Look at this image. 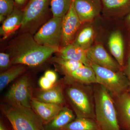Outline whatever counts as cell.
I'll return each mask as SVG.
<instances>
[{"label": "cell", "instance_id": "83f0119b", "mask_svg": "<svg viewBox=\"0 0 130 130\" xmlns=\"http://www.w3.org/2000/svg\"><path fill=\"white\" fill-rule=\"evenodd\" d=\"M39 84L41 88L43 90H47L51 88L54 85V84L51 83L44 76L40 78Z\"/></svg>", "mask_w": 130, "mask_h": 130}, {"label": "cell", "instance_id": "ba28073f", "mask_svg": "<svg viewBox=\"0 0 130 130\" xmlns=\"http://www.w3.org/2000/svg\"><path fill=\"white\" fill-rule=\"evenodd\" d=\"M82 24L74 9L73 1L70 9L62 20L61 47L72 43L74 36Z\"/></svg>", "mask_w": 130, "mask_h": 130}, {"label": "cell", "instance_id": "1f68e13d", "mask_svg": "<svg viewBox=\"0 0 130 130\" xmlns=\"http://www.w3.org/2000/svg\"><path fill=\"white\" fill-rule=\"evenodd\" d=\"M15 4L18 6L22 7L25 4L27 0H14Z\"/></svg>", "mask_w": 130, "mask_h": 130}, {"label": "cell", "instance_id": "4316f807", "mask_svg": "<svg viewBox=\"0 0 130 130\" xmlns=\"http://www.w3.org/2000/svg\"><path fill=\"white\" fill-rule=\"evenodd\" d=\"M11 64V57L9 53H0V68L1 70L6 69Z\"/></svg>", "mask_w": 130, "mask_h": 130}, {"label": "cell", "instance_id": "5b68a950", "mask_svg": "<svg viewBox=\"0 0 130 130\" xmlns=\"http://www.w3.org/2000/svg\"><path fill=\"white\" fill-rule=\"evenodd\" d=\"M91 66L95 73L97 83L113 94H120L129 88L128 78L123 73L114 71L92 62Z\"/></svg>", "mask_w": 130, "mask_h": 130}, {"label": "cell", "instance_id": "cb8c5ba5", "mask_svg": "<svg viewBox=\"0 0 130 130\" xmlns=\"http://www.w3.org/2000/svg\"><path fill=\"white\" fill-rule=\"evenodd\" d=\"M53 61L61 67L68 75L85 66L79 61L64 59L60 57L54 58Z\"/></svg>", "mask_w": 130, "mask_h": 130}, {"label": "cell", "instance_id": "4fadbf2b", "mask_svg": "<svg viewBox=\"0 0 130 130\" xmlns=\"http://www.w3.org/2000/svg\"><path fill=\"white\" fill-rule=\"evenodd\" d=\"M24 12L15 7L12 12L2 23L0 28V35L3 40L13 34L21 28L23 19Z\"/></svg>", "mask_w": 130, "mask_h": 130}, {"label": "cell", "instance_id": "7c38bea8", "mask_svg": "<svg viewBox=\"0 0 130 130\" xmlns=\"http://www.w3.org/2000/svg\"><path fill=\"white\" fill-rule=\"evenodd\" d=\"M31 106L44 125L53 120L63 108L61 105L42 102L35 98H32Z\"/></svg>", "mask_w": 130, "mask_h": 130}, {"label": "cell", "instance_id": "d6986e66", "mask_svg": "<svg viewBox=\"0 0 130 130\" xmlns=\"http://www.w3.org/2000/svg\"><path fill=\"white\" fill-rule=\"evenodd\" d=\"M26 69L25 66L14 65L0 74V90L2 91L11 82L23 74Z\"/></svg>", "mask_w": 130, "mask_h": 130}, {"label": "cell", "instance_id": "e0dca14e", "mask_svg": "<svg viewBox=\"0 0 130 130\" xmlns=\"http://www.w3.org/2000/svg\"><path fill=\"white\" fill-rule=\"evenodd\" d=\"M75 118L73 112L67 107H63L53 120L44 125V130H61Z\"/></svg>", "mask_w": 130, "mask_h": 130}, {"label": "cell", "instance_id": "8fae6325", "mask_svg": "<svg viewBox=\"0 0 130 130\" xmlns=\"http://www.w3.org/2000/svg\"><path fill=\"white\" fill-rule=\"evenodd\" d=\"M87 56L91 62L115 72L120 71V66L116 62L102 44L91 46L87 50Z\"/></svg>", "mask_w": 130, "mask_h": 130}, {"label": "cell", "instance_id": "3957f363", "mask_svg": "<svg viewBox=\"0 0 130 130\" xmlns=\"http://www.w3.org/2000/svg\"><path fill=\"white\" fill-rule=\"evenodd\" d=\"M3 112L14 130H44L43 123L32 108H17L7 103Z\"/></svg>", "mask_w": 130, "mask_h": 130}, {"label": "cell", "instance_id": "603a6c76", "mask_svg": "<svg viewBox=\"0 0 130 130\" xmlns=\"http://www.w3.org/2000/svg\"><path fill=\"white\" fill-rule=\"evenodd\" d=\"M73 0H51L50 8L53 17L63 18L68 11Z\"/></svg>", "mask_w": 130, "mask_h": 130}, {"label": "cell", "instance_id": "6da1fadb", "mask_svg": "<svg viewBox=\"0 0 130 130\" xmlns=\"http://www.w3.org/2000/svg\"><path fill=\"white\" fill-rule=\"evenodd\" d=\"M8 49L12 64L30 67L42 64L56 52L53 49L38 44L33 35L27 32H22L12 40Z\"/></svg>", "mask_w": 130, "mask_h": 130}, {"label": "cell", "instance_id": "5bb4252c", "mask_svg": "<svg viewBox=\"0 0 130 130\" xmlns=\"http://www.w3.org/2000/svg\"><path fill=\"white\" fill-rule=\"evenodd\" d=\"M105 16L117 18L130 12V0H101Z\"/></svg>", "mask_w": 130, "mask_h": 130}, {"label": "cell", "instance_id": "8992f818", "mask_svg": "<svg viewBox=\"0 0 130 130\" xmlns=\"http://www.w3.org/2000/svg\"><path fill=\"white\" fill-rule=\"evenodd\" d=\"M63 18L53 17L43 24L33 35L38 44L59 52L62 38Z\"/></svg>", "mask_w": 130, "mask_h": 130}, {"label": "cell", "instance_id": "484cf974", "mask_svg": "<svg viewBox=\"0 0 130 130\" xmlns=\"http://www.w3.org/2000/svg\"><path fill=\"white\" fill-rule=\"evenodd\" d=\"M14 0H0V22L2 23L14 10Z\"/></svg>", "mask_w": 130, "mask_h": 130}, {"label": "cell", "instance_id": "f1b7e54d", "mask_svg": "<svg viewBox=\"0 0 130 130\" xmlns=\"http://www.w3.org/2000/svg\"><path fill=\"white\" fill-rule=\"evenodd\" d=\"M44 76L53 84L57 80V76L56 73L51 70L46 71L44 73Z\"/></svg>", "mask_w": 130, "mask_h": 130}, {"label": "cell", "instance_id": "7402d4cb", "mask_svg": "<svg viewBox=\"0 0 130 130\" xmlns=\"http://www.w3.org/2000/svg\"><path fill=\"white\" fill-rule=\"evenodd\" d=\"M94 37V31L92 27H85L79 32L72 43L81 48L87 50L91 47Z\"/></svg>", "mask_w": 130, "mask_h": 130}, {"label": "cell", "instance_id": "44dd1931", "mask_svg": "<svg viewBox=\"0 0 130 130\" xmlns=\"http://www.w3.org/2000/svg\"><path fill=\"white\" fill-rule=\"evenodd\" d=\"M61 130H100L96 121L91 119L77 117Z\"/></svg>", "mask_w": 130, "mask_h": 130}, {"label": "cell", "instance_id": "d4e9b609", "mask_svg": "<svg viewBox=\"0 0 130 130\" xmlns=\"http://www.w3.org/2000/svg\"><path fill=\"white\" fill-rule=\"evenodd\" d=\"M120 107L123 119L126 125L130 128V94H123L120 100Z\"/></svg>", "mask_w": 130, "mask_h": 130}, {"label": "cell", "instance_id": "30bf717a", "mask_svg": "<svg viewBox=\"0 0 130 130\" xmlns=\"http://www.w3.org/2000/svg\"><path fill=\"white\" fill-rule=\"evenodd\" d=\"M73 3L82 23L91 22L102 11L101 0H73Z\"/></svg>", "mask_w": 130, "mask_h": 130}, {"label": "cell", "instance_id": "2e32d148", "mask_svg": "<svg viewBox=\"0 0 130 130\" xmlns=\"http://www.w3.org/2000/svg\"><path fill=\"white\" fill-rule=\"evenodd\" d=\"M108 44L112 55L119 64L122 66L124 64V46L120 31L117 30L112 32L109 36Z\"/></svg>", "mask_w": 130, "mask_h": 130}, {"label": "cell", "instance_id": "9c48e42d", "mask_svg": "<svg viewBox=\"0 0 130 130\" xmlns=\"http://www.w3.org/2000/svg\"><path fill=\"white\" fill-rule=\"evenodd\" d=\"M67 94L75 109L77 117L89 118L92 116L90 102L83 91L76 87H70L67 90Z\"/></svg>", "mask_w": 130, "mask_h": 130}, {"label": "cell", "instance_id": "277c9868", "mask_svg": "<svg viewBox=\"0 0 130 130\" xmlns=\"http://www.w3.org/2000/svg\"><path fill=\"white\" fill-rule=\"evenodd\" d=\"M51 0H30L23 10L20 30L34 35L43 23L48 12Z\"/></svg>", "mask_w": 130, "mask_h": 130}, {"label": "cell", "instance_id": "ffe728a7", "mask_svg": "<svg viewBox=\"0 0 130 130\" xmlns=\"http://www.w3.org/2000/svg\"><path fill=\"white\" fill-rule=\"evenodd\" d=\"M68 75L83 83H97L95 73L91 66H84Z\"/></svg>", "mask_w": 130, "mask_h": 130}, {"label": "cell", "instance_id": "52a82bcc", "mask_svg": "<svg viewBox=\"0 0 130 130\" xmlns=\"http://www.w3.org/2000/svg\"><path fill=\"white\" fill-rule=\"evenodd\" d=\"M32 95L29 78L28 75H24L11 86L6 94L5 99L7 103L17 108L31 109Z\"/></svg>", "mask_w": 130, "mask_h": 130}, {"label": "cell", "instance_id": "f546056e", "mask_svg": "<svg viewBox=\"0 0 130 130\" xmlns=\"http://www.w3.org/2000/svg\"><path fill=\"white\" fill-rule=\"evenodd\" d=\"M125 72L129 81V88L130 89V52L128 56V62L125 69Z\"/></svg>", "mask_w": 130, "mask_h": 130}, {"label": "cell", "instance_id": "7a4b0ae2", "mask_svg": "<svg viewBox=\"0 0 130 130\" xmlns=\"http://www.w3.org/2000/svg\"><path fill=\"white\" fill-rule=\"evenodd\" d=\"M96 121L100 130H120L116 109L106 89L101 87L95 94Z\"/></svg>", "mask_w": 130, "mask_h": 130}, {"label": "cell", "instance_id": "d6a6232c", "mask_svg": "<svg viewBox=\"0 0 130 130\" xmlns=\"http://www.w3.org/2000/svg\"><path fill=\"white\" fill-rule=\"evenodd\" d=\"M126 23L130 26V12L129 13V14L126 16Z\"/></svg>", "mask_w": 130, "mask_h": 130}, {"label": "cell", "instance_id": "4dcf8cb0", "mask_svg": "<svg viewBox=\"0 0 130 130\" xmlns=\"http://www.w3.org/2000/svg\"><path fill=\"white\" fill-rule=\"evenodd\" d=\"M0 130H14L13 129L11 125L9 128L7 124L2 120H1L0 121Z\"/></svg>", "mask_w": 130, "mask_h": 130}, {"label": "cell", "instance_id": "9a60e30c", "mask_svg": "<svg viewBox=\"0 0 130 130\" xmlns=\"http://www.w3.org/2000/svg\"><path fill=\"white\" fill-rule=\"evenodd\" d=\"M87 50L72 43L61 48L58 53L60 58L77 61L85 66H91V62L87 56Z\"/></svg>", "mask_w": 130, "mask_h": 130}, {"label": "cell", "instance_id": "ac0fdd59", "mask_svg": "<svg viewBox=\"0 0 130 130\" xmlns=\"http://www.w3.org/2000/svg\"><path fill=\"white\" fill-rule=\"evenodd\" d=\"M37 100L47 103L62 105L64 102L61 88L59 85H54L51 88L42 91L37 94Z\"/></svg>", "mask_w": 130, "mask_h": 130}]
</instances>
